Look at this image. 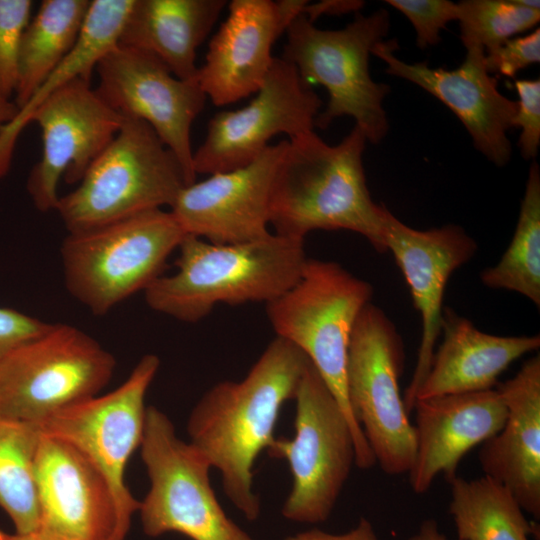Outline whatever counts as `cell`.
I'll return each instance as SVG.
<instances>
[{
	"label": "cell",
	"mask_w": 540,
	"mask_h": 540,
	"mask_svg": "<svg viewBox=\"0 0 540 540\" xmlns=\"http://www.w3.org/2000/svg\"><path fill=\"white\" fill-rule=\"evenodd\" d=\"M193 181L144 121L124 117L112 141L90 163L55 211L77 232L174 204Z\"/></svg>",
	"instance_id": "5"
},
{
	"label": "cell",
	"mask_w": 540,
	"mask_h": 540,
	"mask_svg": "<svg viewBox=\"0 0 540 540\" xmlns=\"http://www.w3.org/2000/svg\"><path fill=\"white\" fill-rule=\"evenodd\" d=\"M134 0H92L80 36L67 56L51 71L16 117L0 128V179L9 171L21 131L34 111L69 82L91 81L98 62L119 43Z\"/></svg>",
	"instance_id": "25"
},
{
	"label": "cell",
	"mask_w": 540,
	"mask_h": 540,
	"mask_svg": "<svg viewBox=\"0 0 540 540\" xmlns=\"http://www.w3.org/2000/svg\"><path fill=\"white\" fill-rule=\"evenodd\" d=\"M390 6L403 13L416 32V45L425 49L441 40L440 33L446 25L457 20V3L448 0H386Z\"/></svg>",
	"instance_id": "32"
},
{
	"label": "cell",
	"mask_w": 540,
	"mask_h": 540,
	"mask_svg": "<svg viewBox=\"0 0 540 540\" xmlns=\"http://www.w3.org/2000/svg\"><path fill=\"white\" fill-rule=\"evenodd\" d=\"M99 96L123 117L147 123L196 181L191 127L206 95L197 80H183L153 55L120 44L98 62Z\"/></svg>",
	"instance_id": "14"
},
{
	"label": "cell",
	"mask_w": 540,
	"mask_h": 540,
	"mask_svg": "<svg viewBox=\"0 0 540 540\" xmlns=\"http://www.w3.org/2000/svg\"><path fill=\"white\" fill-rule=\"evenodd\" d=\"M51 323L9 307H0V362L13 350L45 332Z\"/></svg>",
	"instance_id": "35"
},
{
	"label": "cell",
	"mask_w": 540,
	"mask_h": 540,
	"mask_svg": "<svg viewBox=\"0 0 540 540\" xmlns=\"http://www.w3.org/2000/svg\"><path fill=\"white\" fill-rule=\"evenodd\" d=\"M294 399V436L275 437L266 451L287 460L292 475L282 515L318 524L329 518L356 465L355 441L339 403L311 362Z\"/></svg>",
	"instance_id": "9"
},
{
	"label": "cell",
	"mask_w": 540,
	"mask_h": 540,
	"mask_svg": "<svg viewBox=\"0 0 540 540\" xmlns=\"http://www.w3.org/2000/svg\"><path fill=\"white\" fill-rule=\"evenodd\" d=\"M124 117L78 78L52 93L32 114L41 129L42 154L31 169L26 189L34 207L55 210L63 177L78 183L90 163L117 134Z\"/></svg>",
	"instance_id": "15"
},
{
	"label": "cell",
	"mask_w": 540,
	"mask_h": 540,
	"mask_svg": "<svg viewBox=\"0 0 540 540\" xmlns=\"http://www.w3.org/2000/svg\"><path fill=\"white\" fill-rule=\"evenodd\" d=\"M90 0H44L21 40L14 102L21 109L75 46Z\"/></svg>",
	"instance_id": "26"
},
{
	"label": "cell",
	"mask_w": 540,
	"mask_h": 540,
	"mask_svg": "<svg viewBox=\"0 0 540 540\" xmlns=\"http://www.w3.org/2000/svg\"><path fill=\"white\" fill-rule=\"evenodd\" d=\"M284 540H380V538L371 522L366 518H360L354 528L344 533L335 534L313 528L290 535Z\"/></svg>",
	"instance_id": "36"
},
{
	"label": "cell",
	"mask_w": 540,
	"mask_h": 540,
	"mask_svg": "<svg viewBox=\"0 0 540 540\" xmlns=\"http://www.w3.org/2000/svg\"><path fill=\"white\" fill-rule=\"evenodd\" d=\"M463 46L481 47L485 53L535 27L540 2L528 0H464L457 3Z\"/></svg>",
	"instance_id": "30"
},
{
	"label": "cell",
	"mask_w": 540,
	"mask_h": 540,
	"mask_svg": "<svg viewBox=\"0 0 540 540\" xmlns=\"http://www.w3.org/2000/svg\"><path fill=\"white\" fill-rule=\"evenodd\" d=\"M415 456L409 483L417 494L427 492L443 474L449 482L461 459L503 427L507 407L497 389L416 400Z\"/></svg>",
	"instance_id": "21"
},
{
	"label": "cell",
	"mask_w": 540,
	"mask_h": 540,
	"mask_svg": "<svg viewBox=\"0 0 540 540\" xmlns=\"http://www.w3.org/2000/svg\"><path fill=\"white\" fill-rule=\"evenodd\" d=\"M38 540H125L130 529L101 472L71 444L41 432Z\"/></svg>",
	"instance_id": "16"
},
{
	"label": "cell",
	"mask_w": 540,
	"mask_h": 540,
	"mask_svg": "<svg viewBox=\"0 0 540 540\" xmlns=\"http://www.w3.org/2000/svg\"><path fill=\"white\" fill-rule=\"evenodd\" d=\"M322 100L296 67L274 57L255 97L244 107L224 110L209 120L202 144L193 153L195 174H214L246 166L279 134L296 138L313 131Z\"/></svg>",
	"instance_id": "13"
},
{
	"label": "cell",
	"mask_w": 540,
	"mask_h": 540,
	"mask_svg": "<svg viewBox=\"0 0 540 540\" xmlns=\"http://www.w3.org/2000/svg\"><path fill=\"white\" fill-rule=\"evenodd\" d=\"M406 540H450L440 531L434 519L424 520L418 530Z\"/></svg>",
	"instance_id": "38"
},
{
	"label": "cell",
	"mask_w": 540,
	"mask_h": 540,
	"mask_svg": "<svg viewBox=\"0 0 540 540\" xmlns=\"http://www.w3.org/2000/svg\"><path fill=\"white\" fill-rule=\"evenodd\" d=\"M452 516L458 540H530L539 528L501 483L488 476L449 481Z\"/></svg>",
	"instance_id": "27"
},
{
	"label": "cell",
	"mask_w": 540,
	"mask_h": 540,
	"mask_svg": "<svg viewBox=\"0 0 540 540\" xmlns=\"http://www.w3.org/2000/svg\"><path fill=\"white\" fill-rule=\"evenodd\" d=\"M389 27L384 9L367 16L357 12L351 23L337 30L320 29L304 14L288 26L282 58L296 67L304 82L320 84L329 94L315 126L324 129L349 116L367 142L378 144L384 139L389 124L383 101L390 87L372 79L369 56L384 41Z\"/></svg>",
	"instance_id": "7"
},
{
	"label": "cell",
	"mask_w": 540,
	"mask_h": 540,
	"mask_svg": "<svg viewBox=\"0 0 540 540\" xmlns=\"http://www.w3.org/2000/svg\"><path fill=\"white\" fill-rule=\"evenodd\" d=\"M309 358L292 343L275 337L240 381H221L192 409L187 432L221 474L227 498L248 521L261 511L253 491V466L273 442L285 402L294 399Z\"/></svg>",
	"instance_id": "1"
},
{
	"label": "cell",
	"mask_w": 540,
	"mask_h": 540,
	"mask_svg": "<svg viewBox=\"0 0 540 540\" xmlns=\"http://www.w3.org/2000/svg\"><path fill=\"white\" fill-rule=\"evenodd\" d=\"M507 407L503 427L481 444L485 476L504 485L522 509L540 519V356L527 360L516 375L498 384Z\"/></svg>",
	"instance_id": "22"
},
{
	"label": "cell",
	"mask_w": 540,
	"mask_h": 540,
	"mask_svg": "<svg viewBox=\"0 0 540 540\" xmlns=\"http://www.w3.org/2000/svg\"><path fill=\"white\" fill-rule=\"evenodd\" d=\"M518 109L514 127L521 128L518 146L524 159H534L540 145V80H515Z\"/></svg>",
	"instance_id": "33"
},
{
	"label": "cell",
	"mask_w": 540,
	"mask_h": 540,
	"mask_svg": "<svg viewBox=\"0 0 540 540\" xmlns=\"http://www.w3.org/2000/svg\"><path fill=\"white\" fill-rule=\"evenodd\" d=\"M176 271L145 290L146 304L176 320L195 323L221 303H268L293 286L307 259L304 240L271 232L242 243L214 244L185 235Z\"/></svg>",
	"instance_id": "3"
},
{
	"label": "cell",
	"mask_w": 540,
	"mask_h": 540,
	"mask_svg": "<svg viewBox=\"0 0 540 540\" xmlns=\"http://www.w3.org/2000/svg\"><path fill=\"white\" fill-rule=\"evenodd\" d=\"M185 235L163 209L68 232L60 247L65 287L91 313L104 315L162 275Z\"/></svg>",
	"instance_id": "6"
},
{
	"label": "cell",
	"mask_w": 540,
	"mask_h": 540,
	"mask_svg": "<svg viewBox=\"0 0 540 540\" xmlns=\"http://www.w3.org/2000/svg\"><path fill=\"white\" fill-rule=\"evenodd\" d=\"M32 6L31 0H0V94L6 98L16 90L20 45Z\"/></svg>",
	"instance_id": "31"
},
{
	"label": "cell",
	"mask_w": 540,
	"mask_h": 540,
	"mask_svg": "<svg viewBox=\"0 0 540 540\" xmlns=\"http://www.w3.org/2000/svg\"><path fill=\"white\" fill-rule=\"evenodd\" d=\"M159 366L156 355H144L114 390L64 408L39 424L43 434L71 444L101 472L129 524L140 501L132 495L125 472L142 443L145 396Z\"/></svg>",
	"instance_id": "12"
},
{
	"label": "cell",
	"mask_w": 540,
	"mask_h": 540,
	"mask_svg": "<svg viewBox=\"0 0 540 540\" xmlns=\"http://www.w3.org/2000/svg\"><path fill=\"white\" fill-rule=\"evenodd\" d=\"M19 112V108L10 98L0 94V128L12 121Z\"/></svg>",
	"instance_id": "39"
},
{
	"label": "cell",
	"mask_w": 540,
	"mask_h": 540,
	"mask_svg": "<svg viewBox=\"0 0 540 540\" xmlns=\"http://www.w3.org/2000/svg\"><path fill=\"white\" fill-rule=\"evenodd\" d=\"M226 4L225 0H134L118 44L149 53L174 76L194 80L197 49Z\"/></svg>",
	"instance_id": "24"
},
{
	"label": "cell",
	"mask_w": 540,
	"mask_h": 540,
	"mask_svg": "<svg viewBox=\"0 0 540 540\" xmlns=\"http://www.w3.org/2000/svg\"><path fill=\"white\" fill-rule=\"evenodd\" d=\"M403 367L399 333L382 309L368 303L350 338L348 400L376 464L388 475L408 473L415 456L414 426L399 389Z\"/></svg>",
	"instance_id": "11"
},
{
	"label": "cell",
	"mask_w": 540,
	"mask_h": 540,
	"mask_svg": "<svg viewBox=\"0 0 540 540\" xmlns=\"http://www.w3.org/2000/svg\"><path fill=\"white\" fill-rule=\"evenodd\" d=\"M115 357L76 326L51 323L0 362V417L39 425L52 414L99 395Z\"/></svg>",
	"instance_id": "8"
},
{
	"label": "cell",
	"mask_w": 540,
	"mask_h": 540,
	"mask_svg": "<svg viewBox=\"0 0 540 540\" xmlns=\"http://www.w3.org/2000/svg\"><path fill=\"white\" fill-rule=\"evenodd\" d=\"M363 5V1L356 0H324L314 4H310L308 1L302 14H304L309 21L314 23L315 20L322 15H340L350 12L357 13Z\"/></svg>",
	"instance_id": "37"
},
{
	"label": "cell",
	"mask_w": 540,
	"mask_h": 540,
	"mask_svg": "<svg viewBox=\"0 0 540 540\" xmlns=\"http://www.w3.org/2000/svg\"><path fill=\"white\" fill-rule=\"evenodd\" d=\"M366 137L358 127L337 145L314 131L289 139L273 182L269 224L275 234L304 240L315 230H348L387 252L383 204L369 192Z\"/></svg>",
	"instance_id": "2"
},
{
	"label": "cell",
	"mask_w": 540,
	"mask_h": 540,
	"mask_svg": "<svg viewBox=\"0 0 540 540\" xmlns=\"http://www.w3.org/2000/svg\"><path fill=\"white\" fill-rule=\"evenodd\" d=\"M372 294L368 282L340 264L307 258L297 282L266 303L276 337L309 358L339 403L352 428L356 465L362 469L371 468L376 460L349 404L347 359L355 323Z\"/></svg>",
	"instance_id": "4"
},
{
	"label": "cell",
	"mask_w": 540,
	"mask_h": 540,
	"mask_svg": "<svg viewBox=\"0 0 540 540\" xmlns=\"http://www.w3.org/2000/svg\"><path fill=\"white\" fill-rule=\"evenodd\" d=\"M141 458L150 488L138 512L144 533H180L191 540H254L229 518L210 483L208 459L181 440L169 417L146 409Z\"/></svg>",
	"instance_id": "10"
},
{
	"label": "cell",
	"mask_w": 540,
	"mask_h": 540,
	"mask_svg": "<svg viewBox=\"0 0 540 540\" xmlns=\"http://www.w3.org/2000/svg\"><path fill=\"white\" fill-rule=\"evenodd\" d=\"M288 140L270 145L250 164L209 175L181 190L170 211L186 235L235 244L270 234L273 182Z\"/></svg>",
	"instance_id": "17"
},
{
	"label": "cell",
	"mask_w": 540,
	"mask_h": 540,
	"mask_svg": "<svg viewBox=\"0 0 540 540\" xmlns=\"http://www.w3.org/2000/svg\"><path fill=\"white\" fill-rule=\"evenodd\" d=\"M0 540H38L33 534L9 533L0 529Z\"/></svg>",
	"instance_id": "40"
},
{
	"label": "cell",
	"mask_w": 540,
	"mask_h": 540,
	"mask_svg": "<svg viewBox=\"0 0 540 540\" xmlns=\"http://www.w3.org/2000/svg\"><path fill=\"white\" fill-rule=\"evenodd\" d=\"M41 430L35 423L0 417V507L19 534L39 522L36 458Z\"/></svg>",
	"instance_id": "28"
},
{
	"label": "cell",
	"mask_w": 540,
	"mask_h": 540,
	"mask_svg": "<svg viewBox=\"0 0 540 540\" xmlns=\"http://www.w3.org/2000/svg\"><path fill=\"white\" fill-rule=\"evenodd\" d=\"M488 288L519 293L540 306V170L533 161L512 240L499 262L480 274Z\"/></svg>",
	"instance_id": "29"
},
{
	"label": "cell",
	"mask_w": 540,
	"mask_h": 540,
	"mask_svg": "<svg viewBox=\"0 0 540 540\" xmlns=\"http://www.w3.org/2000/svg\"><path fill=\"white\" fill-rule=\"evenodd\" d=\"M383 227L387 251H391L409 286L422 321L421 341L412 378L403 401L413 411L418 389L425 380L442 331L443 296L454 271L475 254L477 244L463 228L445 225L414 229L384 206Z\"/></svg>",
	"instance_id": "19"
},
{
	"label": "cell",
	"mask_w": 540,
	"mask_h": 540,
	"mask_svg": "<svg viewBox=\"0 0 540 540\" xmlns=\"http://www.w3.org/2000/svg\"><path fill=\"white\" fill-rule=\"evenodd\" d=\"M305 0H233L229 13L209 42L196 80L216 106L255 94L274 57L272 46L303 13Z\"/></svg>",
	"instance_id": "20"
},
{
	"label": "cell",
	"mask_w": 540,
	"mask_h": 540,
	"mask_svg": "<svg viewBox=\"0 0 540 540\" xmlns=\"http://www.w3.org/2000/svg\"><path fill=\"white\" fill-rule=\"evenodd\" d=\"M441 333L443 341L434 352L415 402L493 389L511 363L540 347L539 334L498 336L485 333L450 308L443 309Z\"/></svg>",
	"instance_id": "23"
},
{
	"label": "cell",
	"mask_w": 540,
	"mask_h": 540,
	"mask_svg": "<svg viewBox=\"0 0 540 540\" xmlns=\"http://www.w3.org/2000/svg\"><path fill=\"white\" fill-rule=\"evenodd\" d=\"M395 39L375 45L373 55L386 63V73L408 80L444 103L460 119L474 147L496 166L512 154L507 131L514 128L517 101L498 90V80L485 66V51L469 47L461 65L448 70L428 62L406 63L397 58Z\"/></svg>",
	"instance_id": "18"
},
{
	"label": "cell",
	"mask_w": 540,
	"mask_h": 540,
	"mask_svg": "<svg viewBox=\"0 0 540 540\" xmlns=\"http://www.w3.org/2000/svg\"><path fill=\"white\" fill-rule=\"evenodd\" d=\"M540 61V29L513 37L485 53V66L490 74L514 78L528 66Z\"/></svg>",
	"instance_id": "34"
}]
</instances>
